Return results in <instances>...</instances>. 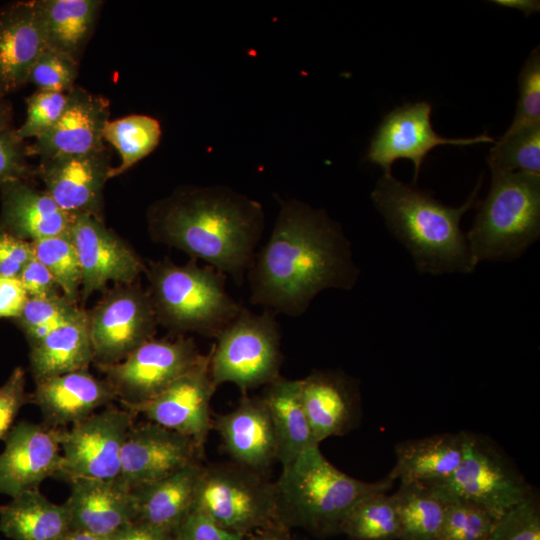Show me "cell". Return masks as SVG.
Returning <instances> with one entry per match:
<instances>
[{
	"label": "cell",
	"mask_w": 540,
	"mask_h": 540,
	"mask_svg": "<svg viewBox=\"0 0 540 540\" xmlns=\"http://www.w3.org/2000/svg\"><path fill=\"white\" fill-rule=\"evenodd\" d=\"M250 302L291 317L326 289L350 290L359 277L341 226L298 199L281 200L273 230L247 271Z\"/></svg>",
	"instance_id": "obj_1"
},
{
	"label": "cell",
	"mask_w": 540,
	"mask_h": 540,
	"mask_svg": "<svg viewBox=\"0 0 540 540\" xmlns=\"http://www.w3.org/2000/svg\"><path fill=\"white\" fill-rule=\"evenodd\" d=\"M152 239L203 260L240 283L261 240L262 205L221 185L184 186L148 211Z\"/></svg>",
	"instance_id": "obj_2"
},
{
	"label": "cell",
	"mask_w": 540,
	"mask_h": 540,
	"mask_svg": "<svg viewBox=\"0 0 540 540\" xmlns=\"http://www.w3.org/2000/svg\"><path fill=\"white\" fill-rule=\"evenodd\" d=\"M481 180L458 208L445 206L431 195L383 174L371 193L376 209L391 233L408 249L416 268L434 275L475 269L461 217L476 207Z\"/></svg>",
	"instance_id": "obj_3"
},
{
	"label": "cell",
	"mask_w": 540,
	"mask_h": 540,
	"mask_svg": "<svg viewBox=\"0 0 540 540\" xmlns=\"http://www.w3.org/2000/svg\"><path fill=\"white\" fill-rule=\"evenodd\" d=\"M394 481L387 475L377 482L351 477L311 447L282 468L277 481V518L280 527L301 528L318 538L340 534L351 508L364 496L388 492Z\"/></svg>",
	"instance_id": "obj_4"
},
{
	"label": "cell",
	"mask_w": 540,
	"mask_h": 540,
	"mask_svg": "<svg viewBox=\"0 0 540 540\" xmlns=\"http://www.w3.org/2000/svg\"><path fill=\"white\" fill-rule=\"evenodd\" d=\"M145 271L158 324L173 332L215 338L242 308L227 291V276L197 260L178 265L165 258Z\"/></svg>",
	"instance_id": "obj_5"
},
{
	"label": "cell",
	"mask_w": 540,
	"mask_h": 540,
	"mask_svg": "<svg viewBox=\"0 0 540 540\" xmlns=\"http://www.w3.org/2000/svg\"><path fill=\"white\" fill-rule=\"evenodd\" d=\"M466 239L473 264L520 256L540 235V174H492Z\"/></svg>",
	"instance_id": "obj_6"
},
{
	"label": "cell",
	"mask_w": 540,
	"mask_h": 540,
	"mask_svg": "<svg viewBox=\"0 0 540 540\" xmlns=\"http://www.w3.org/2000/svg\"><path fill=\"white\" fill-rule=\"evenodd\" d=\"M193 510L244 536L280 527L275 482L233 461L203 465Z\"/></svg>",
	"instance_id": "obj_7"
},
{
	"label": "cell",
	"mask_w": 540,
	"mask_h": 540,
	"mask_svg": "<svg viewBox=\"0 0 540 540\" xmlns=\"http://www.w3.org/2000/svg\"><path fill=\"white\" fill-rule=\"evenodd\" d=\"M215 339L209 373L216 387L233 383L245 392L280 376L283 355L275 312L253 313L242 307Z\"/></svg>",
	"instance_id": "obj_8"
},
{
	"label": "cell",
	"mask_w": 540,
	"mask_h": 540,
	"mask_svg": "<svg viewBox=\"0 0 540 540\" xmlns=\"http://www.w3.org/2000/svg\"><path fill=\"white\" fill-rule=\"evenodd\" d=\"M463 432V457L447 479L430 482L448 500L474 503L499 519L534 490L504 451L486 436Z\"/></svg>",
	"instance_id": "obj_9"
},
{
	"label": "cell",
	"mask_w": 540,
	"mask_h": 540,
	"mask_svg": "<svg viewBox=\"0 0 540 540\" xmlns=\"http://www.w3.org/2000/svg\"><path fill=\"white\" fill-rule=\"evenodd\" d=\"M204 356L192 338L150 339L124 360L97 365L124 408L156 397Z\"/></svg>",
	"instance_id": "obj_10"
},
{
	"label": "cell",
	"mask_w": 540,
	"mask_h": 540,
	"mask_svg": "<svg viewBox=\"0 0 540 540\" xmlns=\"http://www.w3.org/2000/svg\"><path fill=\"white\" fill-rule=\"evenodd\" d=\"M87 315L96 366L121 362L152 339L158 325L149 293L134 283L113 287Z\"/></svg>",
	"instance_id": "obj_11"
},
{
	"label": "cell",
	"mask_w": 540,
	"mask_h": 540,
	"mask_svg": "<svg viewBox=\"0 0 540 540\" xmlns=\"http://www.w3.org/2000/svg\"><path fill=\"white\" fill-rule=\"evenodd\" d=\"M135 413L110 406L64 428L62 461L57 478L114 479L119 476L121 452Z\"/></svg>",
	"instance_id": "obj_12"
},
{
	"label": "cell",
	"mask_w": 540,
	"mask_h": 540,
	"mask_svg": "<svg viewBox=\"0 0 540 540\" xmlns=\"http://www.w3.org/2000/svg\"><path fill=\"white\" fill-rule=\"evenodd\" d=\"M431 111L429 102L418 101L405 103L386 114L371 140L368 161L380 166L384 174H391L396 160L409 159L414 165L413 181L416 182L423 160L436 146L496 141L485 134L474 138L442 137L432 128Z\"/></svg>",
	"instance_id": "obj_13"
},
{
	"label": "cell",
	"mask_w": 540,
	"mask_h": 540,
	"mask_svg": "<svg viewBox=\"0 0 540 540\" xmlns=\"http://www.w3.org/2000/svg\"><path fill=\"white\" fill-rule=\"evenodd\" d=\"M216 388L209 373L208 353L156 397L126 409L189 437L204 455L208 434L213 429L210 403Z\"/></svg>",
	"instance_id": "obj_14"
},
{
	"label": "cell",
	"mask_w": 540,
	"mask_h": 540,
	"mask_svg": "<svg viewBox=\"0 0 540 540\" xmlns=\"http://www.w3.org/2000/svg\"><path fill=\"white\" fill-rule=\"evenodd\" d=\"M69 236L81 267L83 298L105 289L110 282L133 284L146 268L136 252L99 217L72 215Z\"/></svg>",
	"instance_id": "obj_15"
},
{
	"label": "cell",
	"mask_w": 540,
	"mask_h": 540,
	"mask_svg": "<svg viewBox=\"0 0 540 540\" xmlns=\"http://www.w3.org/2000/svg\"><path fill=\"white\" fill-rule=\"evenodd\" d=\"M63 430L27 421L11 428L0 453V494L13 498L28 490H38L44 480L57 477Z\"/></svg>",
	"instance_id": "obj_16"
},
{
	"label": "cell",
	"mask_w": 540,
	"mask_h": 540,
	"mask_svg": "<svg viewBox=\"0 0 540 540\" xmlns=\"http://www.w3.org/2000/svg\"><path fill=\"white\" fill-rule=\"evenodd\" d=\"M202 457L193 440L181 433L150 421L133 424L122 448L117 478L134 490Z\"/></svg>",
	"instance_id": "obj_17"
},
{
	"label": "cell",
	"mask_w": 540,
	"mask_h": 540,
	"mask_svg": "<svg viewBox=\"0 0 540 540\" xmlns=\"http://www.w3.org/2000/svg\"><path fill=\"white\" fill-rule=\"evenodd\" d=\"M300 397L318 444L349 433L360 422L359 382L340 370H313L300 379Z\"/></svg>",
	"instance_id": "obj_18"
},
{
	"label": "cell",
	"mask_w": 540,
	"mask_h": 540,
	"mask_svg": "<svg viewBox=\"0 0 540 540\" xmlns=\"http://www.w3.org/2000/svg\"><path fill=\"white\" fill-rule=\"evenodd\" d=\"M111 169L102 149L41 161L39 174L45 191L65 212L101 218L103 189Z\"/></svg>",
	"instance_id": "obj_19"
},
{
	"label": "cell",
	"mask_w": 540,
	"mask_h": 540,
	"mask_svg": "<svg viewBox=\"0 0 540 540\" xmlns=\"http://www.w3.org/2000/svg\"><path fill=\"white\" fill-rule=\"evenodd\" d=\"M108 117L109 101L106 98L73 87L68 91V102L60 119L50 130L35 138L28 153L45 161L102 150Z\"/></svg>",
	"instance_id": "obj_20"
},
{
	"label": "cell",
	"mask_w": 540,
	"mask_h": 540,
	"mask_svg": "<svg viewBox=\"0 0 540 540\" xmlns=\"http://www.w3.org/2000/svg\"><path fill=\"white\" fill-rule=\"evenodd\" d=\"M69 484L70 495L63 504L72 531L109 538L136 520L135 495L118 478H78Z\"/></svg>",
	"instance_id": "obj_21"
},
{
	"label": "cell",
	"mask_w": 540,
	"mask_h": 540,
	"mask_svg": "<svg viewBox=\"0 0 540 540\" xmlns=\"http://www.w3.org/2000/svg\"><path fill=\"white\" fill-rule=\"evenodd\" d=\"M231 461L265 473L277 461V445L262 396L243 395L237 406L213 421Z\"/></svg>",
	"instance_id": "obj_22"
},
{
	"label": "cell",
	"mask_w": 540,
	"mask_h": 540,
	"mask_svg": "<svg viewBox=\"0 0 540 540\" xmlns=\"http://www.w3.org/2000/svg\"><path fill=\"white\" fill-rule=\"evenodd\" d=\"M30 403L37 405L43 423L54 428L75 424L102 406L117 400L111 385L87 370L53 376L35 382Z\"/></svg>",
	"instance_id": "obj_23"
},
{
	"label": "cell",
	"mask_w": 540,
	"mask_h": 540,
	"mask_svg": "<svg viewBox=\"0 0 540 540\" xmlns=\"http://www.w3.org/2000/svg\"><path fill=\"white\" fill-rule=\"evenodd\" d=\"M47 47L37 1H20L0 12V96L27 82Z\"/></svg>",
	"instance_id": "obj_24"
},
{
	"label": "cell",
	"mask_w": 540,
	"mask_h": 540,
	"mask_svg": "<svg viewBox=\"0 0 540 540\" xmlns=\"http://www.w3.org/2000/svg\"><path fill=\"white\" fill-rule=\"evenodd\" d=\"M1 187L5 230L28 241L69 234L72 215L61 209L45 190L32 188L23 180Z\"/></svg>",
	"instance_id": "obj_25"
},
{
	"label": "cell",
	"mask_w": 540,
	"mask_h": 540,
	"mask_svg": "<svg viewBox=\"0 0 540 540\" xmlns=\"http://www.w3.org/2000/svg\"><path fill=\"white\" fill-rule=\"evenodd\" d=\"M203 465L195 462L133 491L135 521L173 533L192 512Z\"/></svg>",
	"instance_id": "obj_26"
},
{
	"label": "cell",
	"mask_w": 540,
	"mask_h": 540,
	"mask_svg": "<svg viewBox=\"0 0 540 540\" xmlns=\"http://www.w3.org/2000/svg\"><path fill=\"white\" fill-rule=\"evenodd\" d=\"M463 448L462 431L402 441L395 446L396 463L387 476L400 482L447 479L459 467Z\"/></svg>",
	"instance_id": "obj_27"
},
{
	"label": "cell",
	"mask_w": 540,
	"mask_h": 540,
	"mask_svg": "<svg viewBox=\"0 0 540 540\" xmlns=\"http://www.w3.org/2000/svg\"><path fill=\"white\" fill-rule=\"evenodd\" d=\"M262 398L267 406L277 445V461L289 465L316 442L300 397V379L281 375L265 386Z\"/></svg>",
	"instance_id": "obj_28"
},
{
	"label": "cell",
	"mask_w": 540,
	"mask_h": 540,
	"mask_svg": "<svg viewBox=\"0 0 540 540\" xmlns=\"http://www.w3.org/2000/svg\"><path fill=\"white\" fill-rule=\"evenodd\" d=\"M30 368L35 382L87 370L94 361L87 311L30 346Z\"/></svg>",
	"instance_id": "obj_29"
},
{
	"label": "cell",
	"mask_w": 540,
	"mask_h": 540,
	"mask_svg": "<svg viewBox=\"0 0 540 540\" xmlns=\"http://www.w3.org/2000/svg\"><path fill=\"white\" fill-rule=\"evenodd\" d=\"M0 531L13 540H63L70 529L64 504L28 490L0 505Z\"/></svg>",
	"instance_id": "obj_30"
},
{
	"label": "cell",
	"mask_w": 540,
	"mask_h": 540,
	"mask_svg": "<svg viewBox=\"0 0 540 540\" xmlns=\"http://www.w3.org/2000/svg\"><path fill=\"white\" fill-rule=\"evenodd\" d=\"M37 3L48 47L76 58L92 31L101 2L40 0Z\"/></svg>",
	"instance_id": "obj_31"
},
{
	"label": "cell",
	"mask_w": 540,
	"mask_h": 540,
	"mask_svg": "<svg viewBox=\"0 0 540 540\" xmlns=\"http://www.w3.org/2000/svg\"><path fill=\"white\" fill-rule=\"evenodd\" d=\"M393 495L400 520L399 540H435L449 502L443 494L429 483L401 481Z\"/></svg>",
	"instance_id": "obj_32"
},
{
	"label": "cell",
	"mask_w": 540,
	"mask_h": 540,
	"mask_svg": "<svg viewBox=\"0 0 540 540\" xmlns=\"http://www.w3.org/2000/svg\"><path fill=\"white\" fill-rule=\"evenodd\" d=\"M400 520L396 500L386 491L370 493L348 512L340 534L350 540H399Z\"/></svg>",
	"instance_id": "obj_33"
},
{
	"label": "cell",
	"mask_w": 540,
	"mask_h": 540,
	"mask_svg": "<svg viewBox=\"0 0 540 540\" xmlns=\"http://www.w3.org/2000/svg\"><path fill=\"white\" fill-rule=\"evenodd\" d=\"M103 137L115 147L121 158L119 166L111 169L110 178H113L124 173L156 148L161 137V127L153 117L129 115L108 121Z\"/></svg>",
	"instance_id": "obj_34"
},
{
	"label": "cell",
	"mask_w": 540,
	"mask_h": 540,
	"mask_svg": "<svg viewBox=\"0 0 540 540\" xmlns=\"http://www.w3.org/2000/svg\"><path fill=\"white\" fill-rule=\"evenodd\" d=\"M494 144L487 157L492 174H540V125L506 131Z\"/></svg>",
	"instance_id": "obj_35"
},
{
	"label": "cell",
	"mask_w": 540,
	"mask_h": 540,
	"mask_svg": "<svg viewBox=\"0 0 540 540\" xmlns=\"http://www.w3.org/2000/svg\"><path fill=\"white\" fill-rule=\"evenodd\" d=\"M31 244L34 257L50 271L61 293L77 303L81 289V267L69 234L31 241Z\"/></svg>",
	"instance_id": "obj_36"
},
{
	"label": "cell",
	"mask_w": 540,
	"mask_h": 540,
	"mask_svg": "<svg viewBox=\"0 0 540 540\" xmlns=\"http://www.w3.org/2000/svg\"><path fill=\"white\" fill-rule=\"evenodd\" d=\"M81 311L76 302L63 294L46 298L28 297L17 319L32 346Z\"/></svg>",
	"instance_id": "obj_37"
},
{
	"label": "cell",
	"mask_w": 540,
	"mask_h": 540,
	"mask_svg": "<svg viewBox=\"0 0 540 540\" xmlns=\"http://www.w3.org/2000/svg\"><path fill=\"white\" fill-rule=\"evenodd\" d=\"M497 520L474 503L453 499L448 502L435 540H489Z\"/></svg>",
	"instance_id": "obj_38"
},
{
	"label": "cell",
	"mask_w": 540,
	"mask_h": 540,
	"mask_svg": "<svg viewBox=\"0 0 540 540\" xmlns=\"http://www.w3.org/2000/svg\"><path fill=\"white\" fill-rule=\"evenodd\" d=\"M76 75V58L47 47L31 67L27 82L41 91L68 92L73 88Z\"/></svg>",
	"instance_id": "obj_39"
},
{
	"label": "cell",
	"mask_w": 540,
	"mask_h": 540,
	"mask_svg": "<svg viewBox=\"0 0 540 540\" xmlns=\"http://www.w3.org/2000/svg\"><path fill=\"white\" fill-rule=\"evenodd\" d=\"M519 99L507 132L540 125V51L529 54L519 74Z\"/></svg>",
	"instance_id": "obj_40"
},
{
	"label": "cell",
	"mask_w": 540,
	"mask_h": 540,
	"mask_svg": "<svg viewBox=\"0 0 540 540\" xmlns=\"http://www.w3.org/2000/svg\"><path fill=\"white\" fill-rule=\"evenodd\" d=\"M489 540H540V506L535 491L497 520Z\"/></svg>",
	"instance_id": "obj_41"
},
{
	"label": "cell",
	"mask_w": 540,
	"mask_h": 540,
	"mask_svg": "<svg viewBox=\"0 0 540 540\" xmlns=\"http://www.w3.org/2000/svg\"><path fill=\"white\" fill-rule=\"evenodd\" d=\"M68 102V92L38 90L27 99L24 123L15 129L21 139L37 138L50 130L62 116Z\"/></svg>",
	"instance_id": "obj_42"
},
{
	"label": "cell",
	"mask_w": 540,
	"mask_h": 540,
	"mask_svg": "<svg viewBox=\"0 0 540 540\" xmlns=\"http://www.w3.org/2000/svg\"><path fill=\"white\" fill-rule=\"evenodd\" d=\"M25 372L16 367L7 381L0 386V440H4L23 405L30 403L25 391Z\"/></svg>",
	"instance_id": "obj_43"
},
{
	"label": "cell",
	"mask_w": 540,
	"mask_h": 540,
	"mask_svg": "<svg viewBox=\"0 0 540 540\" xmlns=\"http://www.w3.org/2000/svg\"><path fill=\"white\" fill-rule=\"evenodd\" d=\"M23 142L11 127L0 131V186L29 174L25 161L28 147Z\"/></svg>",
	"instance_id": "obj_44"
},
{
	"label": "cell",
	"mask_w": 540,
	"mask_h": 540,
	"mask_svg": "<svg viewBox=\"0 0 540 540\" xmlns=\"http://www.w3.org/2000/svg\"><path fill=\"white\" fill-rule=\"evenodd\" d=\"M245 536L229 531L205 513L193 510L173 533V540H244Z\"/></svg>",
	"instance_id": "obj_45"
},
{
	"label": "cell",
	"mask_w": 540,
	"mask_h": 540,
	"mask_svg": "<svg viewBox=\"0 0 540 540\" xmlns=\"http://www.w3.org/2000/svg\"><path fill=\"white\" fill-rule=\"evenodd\" d=\"M33 257L31 241L0 230V276L18 278Z\"/></svg>",
	"instance_id": "obj_46"
},
{
	"label": "cell",
	"mask_w": 540,
	"mask_h": 540,
	"mask_svg": "<svg viewBox=\"0 0 540 540\" xmlns=\"http://www.w3.org/2000/svg\"><path fill=\"white\" fill-rule=\"evenodd\" d=\"M18 279L28 297L46 298L62 294L50 271L35 257L23 268Z\"/></svg>",
	"instance_id": "obj_47"
},
{
	"label": "cell",
	"mask_w": 540,
	"mask_h": 540,
	"mask_svg": "<svg viewBox=\"0 0 540 540\" xmlns=\"http://www.w3.org/2000/svg\"><path fill=\"white\" fill-rule=\"evenodd\" d=\"M27 298L18 278L0 276V317L17 318Z\"/></svg>",
	"instance_id": "obj_48"
},
{
	"label": "cell",
	"mask_w": 540,
	"mask_h": 540,
	"mask_svg": "<svg viewBox=\"0 0 540 540\" xmlns=\"http://www.w3.org/2000/svg\"><path fill=\"white\" fill-rule=\"evenodd\" d=\"M108 540H173V536L161 528L134 521L119 529Z\"/></svg>",
	"instance_id": "obj_49"
},
{
	"label": "cell",
	"mask_w": 540,
	"mask_h": 540,
	"mask_svg": "<svg viewBox=\"0 0 540 540\" xmlns=\"http://www.w3.org/2000/svg\"><path fill=\"white\" fill-rule=\"evenodd\" d=\"M248 540H302L294 537L290 530L274 527L255 532Z\"/></svg>",
	"instance_id": "obj_50"
},
{
	"label": "cell",
	"mask_w": 540,
	"mask_h": 540,
	"mask_svg": "<svg viewBox=\"0 0 540 540\" xmlns=\"http://www.w3.org/2000/svg\"><path fill=\"white\" fill-rule=\"evenodd\" d=\"M497 5L516 8L526 15H529L534 12H538L540 8L539 1H530V0H497L493 1Z\"/></svg>",
	"instance_id": "obj_51"
},
{
	"label": "cell",
	"mask_w": 540,
	"mask_h": 540,
	"mask_svg": "<svg viewBox=\"0 0 540 540\" xmlns=\"http://www.w3.org/2000/svg\"><path fill=\"white\" fill-rule=\"evenodd\" d=\"M11 117L10 105L0 96V131L10 128Z\"/></svg>",
	"instance_id": "obj_52"
},
{
	"label": "cell",
	"mask_w": 540,
	"mask_h": 540,
	"mask_svg": "<svg viewBox=\"0 0 540 540\" xmlns=\"http://www.w3.org/2000/svg\"><path fill=\"white\" fill-rule=\"evenodd\" d=\"M63 540H108V538L96 536L81 531H69Z\"/></svg>",
	"instance_id": "obj_53"
}]
</instances>
